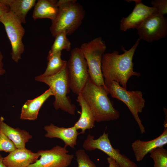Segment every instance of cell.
<instances>
[{
  "label": "cell",
  "instance_id": "obj_1",
  "mask_svg": "<svg viewBox=\"0 0 167 167\" xmlns=\"http://www.w3.org/2000/svg\"><path fill=\"white\" fill-rule=\"evenodd\" d=\"M140 39L138 38L129 50L123 48L124 52L119 54L117 51L104 53L101 60V71L106 86L113 81L118 83L125 89L129 78L132 76L139 77L140 73L133 70V58Z\"/></svg>",
  "mask_w": 167,
  "mask_h": 167
},
{
  "label": "cell",
  "instance_id": "obj_2",
  "mask_svg": "<svg viewBox=\"0 0 167 167\" xmlns=\"http://www.w3.org/2000/svg\"><path fill=\"white\" fill-rule=\"evenodd\" d=\"M81 94L92 110L96 122L113 121L119 118V112L114 108L106 89L95 85L90 77Z\"/></svg>",
  "mask_w": 167,
  "mask_h": 167
},
{
  "label": "cell",
  "instance_id": "obj_3",
  "mask_svg": "<svg viewBox=\"0 0 167 167\" xmlns=\"http://www.w3.org/2000/svg\"><path fill=\"white\" fill-rule=\"evenodd\" d=\"M58 11L49 28L53 36L61 32L67 35L73 33L81 25L85 16L82 6L76 0L57 1Z\"/></svg>",
  "mask_w": 167,
  "mask_h": 167
},
{
  "label": "cell",
  "instance_id": "obj_4",
  "mask_svg": "<svg viewBox=\"0 0 167 167\" xmlns=\"http://www.w3.org/2000/svg\"><path fill=\"white\" fill-rule=\"evenodd\" d=\"M35 79L45 84L52 90L55 97L53 105L55 109H60L71 115L75 114L76 106L67 96L70 89L66 65L56 74L48 76L41 75L36 76Z\"/></svg>",
  "mask_w": 167,
  "mask_h": 167
},
{
  "label": "cell",
  "instance_id": "obj_5",
  "mask_svg": "<svg viewBox=\"0 0 167 167\" xmlns=\"http://www.w3.org/2000/svg\"><path fill=\"white\" fill-rule=\"evenodd\" d=\"M79 49L86 61L89 77L96 85L107 91L101 71V60L106 46L101 37L81 44Z\"/></svg>",
  "mask_w": 167,
  "mask_h": 167
},
{
  "label": "cell",
  "instance_id": "obj_6",
  "mask_svg": "<svg viewBox=\"0 0 167 167\" xmlns=\"http://www.w3.org/2000/svg\"><path fill=\"white\" fill-rule=\"evenodd\" d=\"M66 66L70 90L78 95L81 93L89 77L87 62L79 48L71 50Z\"/></svg>",
  "mask_w": 167,
  "mask_h": 167
},
{
  "label": "cell",
  "instance_id": "obj_7",
  "mask_svg": "<svg viewBox=\"0 0 167 167\" xmlns=\"http://www.w3.org/2000/svg\"><path fill=\"white\" fill-rule=\"evenodd\" d=\"M107 91L111 96L123 102L127 106L136 122L141 133L145 130L139 116L145 106V101L140 91H128L123 88L117 82L113 81L106 85Z\"/></svg>",
  "mask_w": 167,
  "mask_h": 167
},
{
  "label": "cell",
  "instance_id": "obj_8",
  "mask_svg": "<svg viewBox=\"0 0 167 167\" xmlns=\"http://www.w3.org/2000/svg\"><path fill=\"white\" fill-rule=\"evenodd\" d=\"M83 148L87 151L100 150L113 159L119 167H138L137 164L126 156L121 153L118 149L113 148L109 138L108 134L105 131L98 138L88 134L84 140Z\"/></svg>",
  "mask_w": 167,
  "mask_h": 167
},
{
  "label": "cell",
  "instance_id": "obj_9",
  "mask_svg": "<svg viewBox=\"0 0 167 167\" xmlns=\"http://www.w3.org/2000/svg\"><path fill=\"white\" fill-rule=\"evenodd\" d=\"M0 22L4 26L11 43V58L17 63L21 59V55L24 50L22 39L25 34V29L22 23L10 11L0 17Z\"/></svg>",
  "mask_w": 167,
  "mask_h": 167
},
{
  "label": "cell",
  "instance_id": "obj_10",
  "mask_svg": "<svg viewBox=\"0 0 167 167\" xmlns=\"http://www.w3.org/2000/svg\"><path fill=\"white\" fill-rule=\"evenodd\" d=\"M139 39L151 43L167 35V19L156 12L147 18L136 29Z\"/></svg>",
  "mask_w": 167,
  "mask_h": 167
},
{
  "label": "cell",
  "instance_id": "obj_11",
  "mask_svg": "<svg viewBox=\"0 0 167 167\" xmlns=\"http://www.w3.org/2000/svg\"><path fill=\"white\" fill-rule=\"evenodd\" d=\"M37 152L40 156L39 159L28 167H67L74 158V155L69 154L66 148L59 145Z\"/></svg>",
  "mask_w": 167,
  "mask_h": 167
},
{
  "label": "cell",
  "instance_id": "obj_12",
  "mask_svg": "<svg viewBox=\"0 0 167 167\" xmlns=\"http://www.w3.org/2000/svg\"><path fill=\"white\" fill-rule=\"evenodd\" d=\"M135 6L131 13L120 21V29L125 32L130 29H136L149 16L157 11L156 8L143 4L141 0H133Z\"/></svg>",
  "mask_w": 167,
  "mask_h": 167
},
{
  "label": "cell",
  "instance_id": "obj_13",
  "mask_svg": "<svg viewBox=\"0 0 167 167\" xmlns=\"http://www.w3.org/2000/svg\"><path fill=\"white\" fill-rule=\"evenodd\" d=\"M46 132L44 136L47 138L60 139L65 143L64 147L69 146L75 148L77 145L78 135L80 134L74 126L68 128L59 127L52 123L45 126L43 128Z\"/></svg>",
  "mask_w": 167,
  "mask_h": 167
},
{
  "label": "cell",
  "instance_id": "obj_14",
  "mask_svg": "<svg viewBox=\"0 0 167 167\" xmlns=\"http://www.w3.org/2000/svg\"><path fill=\"white\" fill-rule=\"evenodd\" d=\"M39 154L26 148H16L3 158V162L7 167H28L35 162Z\"/></svg>",
  "mask_w": 167,
  "mask_h": 167
},
{
  "label": "cell",
  "instance_id": "obj_15",
  "mask_svg": "<svg viewBox=\"0 0 167 167\" xmlns=\"http://www.w3.org/2000/svg\"><path fill=\"white\" fill-rule=\"evenodd\" d=\"M167 144V127H165L162 134L155 139L148 141L136 140L132 143L131 147L136 161L139 162L152 150Z\"/></svg>",
  "mask_w": 167,
  "mask_h": 167
},
{
  "label": "cell",
  "instance_id": "obj_16",
  "mask_svg": "<svg viewBox=\"0 0 167 167\" xmlns=\"http://www.w3.org/2000/svg\"><path fill=\"white\" fill-rule=\"evenodd\" d=\"M51 96H54V94L49 88L40 96L33 99L27 100L22 107L20 119L31 121L36 120L42 105Z\"/></svg>",
  "mask_w": 167,
  "mask_h": 167
},
{
  "label": "cell",
  "instance_id": "obj_17",
  "mask_svg": "<svg viewBox=\"0 0 167 167\" xmlns=\"http://www.w3.org/2000/svg\"><path fill=\"white\" fill-rule=\"evenodd\" d=\"M0 129L13 142L16 148H26V144L32 136L28 131L19 128H13L6 123L3 118L0 117Z\"/></svg>",
  "mask_w": 167,
  "mask_h": 167
},
{
  "label": "cell",
  "instance_id": "obj_18",
  "mask_svg": "<svg viewBox=\"0 0 167 167\" xmlns=\"http://www.w3.org/2000/svg\"><path fill=\"white\" fill-rule=\"evenodd\" d=\"M76 101L81 107V113L79 119L74 126L77 130H80V134H83L86 130L94 127L95 118L92 110L81 93L78 95Z\"/></svg>",
  "mask_w": 167,
  "mask_h": 167
},
{
  "label": "cell",
  "instance_id": "obj_19",
  "mask_svg": "<svg viewBox=\"0 0 167 167\" xmlns=\"http://www.w3.org/2000/svg\"><path fill=\"white\" fill-rule=\"evenodd\" d=\"M0 1L9 7V11L22 24L26 23L27 15L36 2V0H0Z\"/></svg>",
  "mask_w": 167,
  "mask_h": 167
},
{
  "label": "cell",
  "instance_id": "obj_20",
  "mask_svg": "<svg viewBox=\"0 0 167 167\" xmlns=\"http://www.w3.org/2000/svg\"><path fill=\"white\" fill-rule=\"evenodd\" d=\"M58 0H39L36 3L32 14V18L37 19L47 18L53 21L58 12Z\"/></svg>",
  "mask_w": 167,
  "mask_h": 167
},
{
  "label": "cell",
  "instance_id": "obj_21",
  "mask_svg": "<svg viewBox=\"0 0 167 167\" xmlns=\"http://www.w3.org/2000/svg\"><path fill=\"white\" fill-rule=\"evenodd\" d=\"M62 52L55 54H48V61L46 68L42 76H48L56 74L59 72L66 65L67 61L62 60L61 58Z\"/></svg>",
  "mask_w": 167,
  "mask_h": 167
},
{
  "label": "cell",
  "instance_id": "obj_22",
  "mask_svg": "<svg viewBox=\"0 0 167 167\" xmlns=\"http://www.w3.org/2000/svg\"><path fill=\"white\" fill-rule=\"evenodd\" d=\"M66 32H60L55 36L54 42L49 51L48 54L52 55L59 52H62L63 49L70 51L71 49V44L67 37Z\"/></svg>",
  "mask_w": 167,
  "mask_h": 167
},
{
  "label": "cell",
  "instance_id": "obj_23",
  "mask_svg": "<svg viewBox=\"0 0 167 167\" xmlns=\"http://www.w3.org/2000/svg\"><path fill=\"white\" fill-rule=\"evenodd\" d=\"M149 153L154 161L153 167H167V150L163 147L153 149Z\"/></svg>",
  "mask_w": 167,
  "mask_h": 167
},
{
  "label": "cell",
  "instance_id": "obj_24",
  "mask_svg": "<svg viewBox=\"0 0 167 167\" xmlns=\"http://www.w3.org/2000/svg\"><path fill=\"white\" fill-rule=\"evenodd\" d=\"M78 167H97L88 155L83 149L77 150L75 153Z\"/></svg>",
  "mask_w": 167,
  "mask_h": 167
},
{
  "label": "cell",
  "instance_id": "obj_25",
  "mask_svg": "<svg viewBox=\"0 0 167 167\" xmlns=\"http://www.w3.org/2000/svg\"><path fill=\"white\" fill-rule=\"evenodd\" d=\"M16 149L13 142L0 129V151L10 153Z\"/></svg>",
  "mask_w": 167,
  "mask_h": 167
},
{
  "label": "cell",
  "instance_id": "obj_26",
  "mask_svg": "<svg viewBox=\"0 0 167 167\" xmlns=\"http://www.w3.org/2000/svg\"><path fill=\"white\" fill-rule=\"evenodd\" d=\"M152 6L155 7L157 12L164 15L167 13V0H154L151 1Z\"/></svg>",
  "mask_w": 167,
  "mask_h": 167
},
{
  "label": "cell",
  "instance_id": "obj_27",
  "mask_svg": "<svg viewBox=\"0 0 167 167\" xmlns=\"http://www.w3.org/2000/svg\"><path fill=\"white\" fill-rule=\"evenodd\" d=\"M9 11L10 10L9 7L0 1V17Z\"/></svg>",
  "mask_w": 167,
  "mask_h": 167
},
{
  "label": "cell",
  "instance_id": "obj_28",
  "mask_svg": "<svg viewBox=\"0 0 167 167\" xmlns=\"http://www.w3.org/2000/svg\"><path fill=\"white\" fill-rule=\"evenodd\" d=\"M107 160L109 164L108 167H119L116 162L111 158L108 156Z\"/></svg>",
  "mask_w": 167,
  "mask_h": 167
},
{
  "label": "cell",
  "instance_id": "obj_29",
  "mask_svg": "<svg viewBox=\"0 0 167 167\" xmlns=\"http://www.w3.org/2000/svg\"><path fill=\"white\" fill-rule=\"evenodd\" d=\"M2 59L3 55L1 52L0 51V75H3L5 72V70L3 67V63L2 61Z\"/></svg>",
  "mask_w": 167,
  "mask_h": 167
},
{
  "label": "cell",
  "instance_id": "obj_30",
  "mask_svg": "<svg viewBox=\"0 0 167 167\" xmlns=\"http://www.w3.org/2000/svg\"><path fill=\"white\" fill-rule=\"evenodd\" d=\"M3 158L2 155L0 154V167H7L3 162Z\"/></svg>",
  "mask_w": 167,
  "mask_h": 167
}]
</instances>
